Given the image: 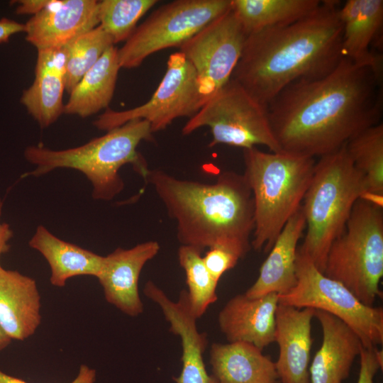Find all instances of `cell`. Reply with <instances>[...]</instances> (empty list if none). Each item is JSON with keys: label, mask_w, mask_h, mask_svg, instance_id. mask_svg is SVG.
I'll return each mask as SVG.
<instances>
[{"label": "cell", "mask_w": 383, "mask_h": 383, "mask_svg": "<svg viewBox=\"0 0 383 383\" xmlns=\"http://www.w3.org/2000/svg\"><path fill=\"white\" fill-rule=\"evenodd\" d=\"M380 83L370 68L343 57L326 76L288 85L267 106L282 152L321 157L379 123Z\"/></svg>", "instance_id": "obj_1"}, {"label": "cell", "mask_w": 383, "mask_h": 383, "mask_svg": "<svg viewBox=\"0 0 383 383\" xmlns=\"http://www.w3.org/2000/svg\"><path fill=\"white\" fill-rule=\"evenodd\" d=\"M338 2L322 1L306 17L247 35L231 79L267 106L294 82L328 74L343 57Z\"/></svg>", "instance_id": "obj_2"}, {"label": "cell", "mask_w": 383, "mask_h": 383, "mask_svg": "<svg viewBox=\"0 0 383 383\" xmlns=\"http://www.w3.org/2000/svg\"><path fill=\"white\" fill-rule=\"evenodd\" d=\"M177 223L182 245L225 249L241 259L251 249L254 201L243 176L221 173L211 184L177 179L160 170L145 179Z\"/></svg>", "instance_id": "obj_3"}, {"label": "cell", "mask_w": 383, "mask_h": 383, "mask_svg": "<svg viewBox=\"0 0 383 383\" xmlns=\"http://www.w3.org/2000/svg\"><path fill=\"white\" fill-rule=\"evenodd\" d=\"M150 123L135 119L78 147L51 150L41 145H30L24 151L27 161L35 166L24 176H40L57 168H70L83 173L90 181L94 199L110 201L121 193L124 183L119 170L131 164L146 179L150 170L137 151L143 140H152Z\"/></svg>", "instance_id": "obj_4"}, {"label": "cell", "mask_w": 383, "mask_h": 383, "mask_svg": "<svg viewBox=\"0 0 383 383\" xmlns=\"http://www.w3.org/2000/svg\"><path fill=\"white\" fill-rule=\"evenodd\" d=\"M243 176L254 201L251 247L269 252L289 219L301 205L311 183L313 157L243 150Z\"/></svg>", "instance_id": "obj_5"}, {"label": "cell", "mask_w": 383, "mask_h": 383, "mask_svg": "<svg viewBox=\"0 0 383 383\" xmlns=\"http://www.w3.org/2000/svg\"><path fill=\"white\" fill-rule=\"evenodd\" d=\"M366 194L365 177L353 165L345 145L316 162L301 204L306 233L297 250L321 272L331 245L345 228L354 204Z\"/></svg>", "instance_id": "obj_6"}, {"label": "cell", "mask_w": 383, "mask_h": 383, "mask_svg": "<svg viewBox=\"0 0 383 383\" xmlns=\"http://www.w3.org/2000/svg\"><path fill=\"white\" fill-rule=\"evenodd\" d=\"M323 273L365 305L382 297V205L365 198L355 202L343 233L330 246Z\"/></svg>", "instance_id": "obj_7"}, {"label": "cell", "mask_w": 383, "mask_h": 383, "mask_svg": "<svg viewBox=\"0 0 383 383\" xmlns=\"http://www.w3.org/2000/svg\"><path fill=\"white\" fill-rule=\"evenodd\" d=\"M204 126L211 133L209 147L223 144L244 150L261 145L272 152H282L267 106L233 79L189 118L182 132L187 135Z\"/></svg>", "instance_id": "obj_8"}, {"label": "cell", "mask_w": 383, "mask_h": 383, "mask_svg": "<svg viewBox=\"0 0 383 383\" xmlns=\"http://www.w3.org/2000/svg\"><path fill=\"white\" fill-rule=\"evenodd\" d=\"M296 282L277 294L280 304L312 308L337 317L360 338L364 348L383 343V309L361 302L339 282L326 277L306 255L296 251Z\"/></svg>", "instance_id": "obj_9"}, {"label": "cell", "mask_w": 383, "mask_h": 383, "mask_svg": "<svg viewBox=\"0 0 383 383\" xmlns=\"http://www.w3.org/2000/svg\"><path fill=\"white\" fill-rule=\"evenodd\" d=\"M231 0H177L155 11L118 49L121 68H135L160 50L180 48L230 11Z\"/></svg>", "instance_id": "obj_10"}, {"label": "cell", "mask_w": 383, "mask_h": 383, "mask_svg": "<svg viewBox=\"0 0 383 383\" xmlns=\"http://www.w3.org/2000/svg\"><path fill=\"white\" fill-rule=\"evenodd\" d=\"M202 106L195 70L179 51L170 55L165 74L146 103L125 111L108 109L93 124L108 131L132 120H145L154 133L165 129L176 118H192Z\"/></svg>", "instance_id": "obj_11"}, {"label": "cell", "mask_w": 383, "mask_h": 383, "mask_svg": "<svg viewBox=\"0 0 383 383\" xmlns=\"http://www.w3.org/2000/svg\"><path fill=\"white\" fill-rule=\"evenodd\" d=\"M246 37L231 9L180 47L195 70L203 105L231 79Z\"/></svg>", "instance_id": "obj_12"}, {"label": "cell", "mask_w": 383, "mask_h": 383, "mask_svg": "<svg viewBox=\"0 0 383 383\" xmlns=\"http://www.w3.org/2000/svg\"><path fill=\"white\" fill-rule=\"evenodd\" d=\"M99 25V1L51 0L25 23L24 33L38 51L63 48Z\"/></svg>", "instance_id": "obj_13"}, {"label": "cell", "mask_w": 383, "mask_h": 383, "mask_svg": "<svg viewBox=\"0 0 383 383\" xmlns=\"http://www.w3.org/2000/svg\"><path fill=\"white\" fill-rule=\"evenodd\" d=\"M144 294L161 309L170 323V331L180 338L182 355V370L174 377L176 383H211L204 362V353L208 344L206 334L200 332L196 318L192 313L187 292L182 290L174 301L153 282L148 281Z\"/></svg>", "instance_id": "obj_14"}, {"label": "cell", "mask_w": 383, "mask_h": 383, "mask_svg": "<svg viewBox=\"0 0 383 383\" xmlns=\"http://www.w3.org/2000/svg\"><path fill=\"white\" fill-rule=\"evenodd\" d=\"M157 241L143 242L129 248H116L104 257L96 277L101 285L106 300L121 312L135 317L143 311L139 295L138 280L145 265L160 250Z\"/></svg>", "instance_id": "obj_15"}, {"label": "cell", "mask_w": 383, "mask_h": 383, "mask_svg": "<svg viewBox=\"0 0 383 383\" xmlns=\"http://www.w3.org/2000/svg\"><path fill=\"white\" fill-rule=\"evenodd\" d=\"M315 311L278 304L274 342L279 346V356L274 363L282 383H310L311 321Z\"/></svg>", "instance_id": "obj_16"}, {"label": "cell", "mask_w": 383, "mask_h": 383, "mask_svg": "<svg viewBox=\"0 0 383 383\" xmlns=\"http://www.w3.org/2000/svg\"><path fill=\"white\" fill-rule=\"evenodd\" d=\"M278 304L276 293L257 298L237 294L218 313L220 331L228 342H246L262 350L274 342Z\"/></svg>", "instance_id": "obj_17"}, {"label": "cell", "mask_w": 383, "mask_h": 383, "mask_svg": "<svg viewBox=\"0 0 383 383\" xmlns=\"http://www.w3.org/2000/svg\"><path fill=\"white\" fill-rule=\"evenodd\" d=\"M322 343L309 368L310 383H343L348 378L362 344L345 323L327 312L316 310Z\"/></svg>", "instance_id": "obj_18"}, {"label": "cell", "mask_w": 383, "mask_h": 383, "mask_svg": "<svg viewBox=\"0 0 383 383\" xmlns=\"http://www.w3.org/2000/svg\"><path fill=\"white\" fill-rule=\"evenodd\" d=\"M342 52L353 63L370 68L382 83V57L370 50L383 23L382 0H348L340 9Z\"/></svg>", "instance_id": "obj_19"}, {"label": "cell", "mask_w": 383, "mask_h": 383, "mask_svg": "<svg viewBox=\"0 0 383 383\" xmlns=\"http://www.w3.org/2000/svg\"><path fill=\"white\" fill-rule=\"evenodd\" d=\"M65 74L64 47L38 50L34 81L23 91L20 101L42 128L64 113Z\"/></svg>", "instance_id": "obj_20"}, {"label": "cell", "mask_w": 383, "mask_h": 383, "mask_svg": "<svg viewBox=\"0 0 383 383\" xmlns=\"http://www.w3.org/2000/svg\"><path fill=\"white\" fill-rule=\"evenodd\" d=\"M40 296L35 279L0 267V327L12 340L34 334L41 321Z\"/></svg>", "instance_id": "obj_21"}, {"label": "cell", "mask_w": 383, "mask_h": 383, "mask_svg": "<svg viewBox=\"0 0 383 383\" xmlns=\"http://www.w3.org/2000/svg\"><path fill=\"white\" fill-rule=\"evenodd\" d=\"M305 228L301 205L277 238L260 267L256 281L245 292L247 296L257 298L270 293L282 294L294 287L297 244Z\"/></svg>", "instance_id": "obj_22"}, {"label": "cell", "mask_w": 383, "mask_h": 383, "mask_svg": "<svg viewBox=\"0 0 383 383\" xmlns=\"http://www.w3.org/2000/svg\"><path fill=\"white\" fill-rule=\"evenodd\" d=\"M211 383H277L275 363L254 345L213 343L209 352Z\"/></svg>", "instance_id": "obj_23"}, {"label": "cell", "mask_w": 383, "mask_h": 383, "mask_svg": "<svg viewBox=\"0 0 383 383\" xmlns=\"http://www.w3.org/2000/svg\"><path fill=\"white\" fill-rule=\"evenodd\" d=\"M29 245L46 260L51 270L50 283L62 287L72 277L89 275L97 277L104 256L62 240L43 226H38Z\"/></svg>", "instance_id": "obj_24"}, {"label": "cell", "mask_w": 383, "mask_h": 383, "mask_svg": "<svg viewBox=\"0 0 383 383\" xmlns=\"http://www.w3.org/2000/svg\"><path fill=\"white\" fill-rule=\"evenodd\" d=\"M120 69L118 48L111 45L70 93L64 113L86 118L107 108Z\"/></svg>", "instance_id": "obj_25"}, {"label": "cell", "mask_w": 383, "mask_h": 383, "mask_svg": "<svg viewBox=\"0 0 383 383\" xmlns=\"http://www.w3.org/2000/svg\"><path fill=\"white\" fill-rule=\"evenodd\" d=\"M321 3L319 0H231V10L248 35L299 21L314 12Z\"/></svg>", "instance_id": "obj_26"}, {"label": "cell", "mask_w": 383, "mask_h": 383, "mask_svg": "<svg viewBox=\"0 0 383 383\" xmlns=\"http://www.w3.org/2000/svg\"><path fill=\"white\" fill-rule=\"evenodd\" d=\"M345 146L353 165L365 177L366 195L383 196V124L364 130Z\"/></svg>", "instance_id": "obj_27"}, {"label": "cell", "mask_w": 383, "mask_h": 383, "mask_svg": "<svg viewBox=\"0 0 383 383\" xmlns=\"http://www.w3.org/2000/svg\"><path fill=\"white\" fill-rule=\"evenodd\" d=\"M114 45L110 36L99 25L79 35L64 47L65 90L70 93L84 74L104 52Z\"/></svg>", "instance_id": "obj_28"}, {"label": "cell", "mask_w": 383, "mask_h": 383, "mask_svg": "<svg viewBox=\"0 0 383 383\" xmlns=\"http://www.w3.org/2000/svg\"><path fill=\"white\" fill-rule=\"evenodd\" d=\"M202 251L192 246L180 245L178 260L184 270L188 287V298L192 313L198 319L217 301L216 282L206 268Z\"/></svg>", "instance_id": "obj_29"}, {"label": "cell", "mask_w": 383, "mask_h": 383, "mask_svg": "<svg viewBox=\"0 0 383 383\" xmlns=\"http://www.w3.org/2000/svg\"><path fill=\"white\" fill-rule=\"evenodd\" d=\"M157 0H103L99 1V26L110 36L113 45L127 40L138 21Z\"/></svg>", "instance_id": "obj_30"}, {"label": "cell", "mask_w": 383, "mask_h": 383, "mask_svg": "<svg viewBox=\"0 0 383 383\" xmlns=\"http://www.w3.org/2000/svg\"><path fill=\"white\" fill-rule=\"evenodd\" d=\"M202 260L211 277L218 282L222 275L233 268L240 259L225 249L212 248L209 249Z\"/></svg>", "instance_id": "obj_31"}, {"label": "cell", "mask_w": 383, "mask_h": 383, "mask_svg": "<svg viewBox=\"0 0 383 383\" xmlns=\"http://www.w3.org/2000/svg\"><path fill=\"white\" fill-rule=\"evenodd\" d=\"M359 357L360 367L357 383H375V375L383 368L382 350L362 347Z\"/></svg>", "instance_id": "obj_32"}, {"label": "cell", "mask_w": 383, "mask_h": 383, "mask_svg": "<svg viewBox=\"0 0 383 383\" xmlns=\"http://www.w3.org/2000/svg\"><path fill=\"white\" fill-rule=\"evenodd\" d=\"M96 370L86 365H82L76 378L71 383H94L96 380ZM0 383H28L22 379L17 378L0 370Z\"/></svg>", "instance_id": "obj_33"}, {"label": "cell", "mask_w": 383, "mask_h": 383, "mask_svg": "<svg viewBox=\"0 0 383 383\" xmlns=\"http://www.w3.org/2000/svg\"><path fill=\"white\" fill-rule=\"evenodd\" d=\"M25 31V24L12 19L2 18L0 19V44L7 43L11 36Z\"/></svg>", "instance_id": "obj_34"}, {"label": "cell", "mask_w": 383, "mask_h": 383, "mask_svg": "<svg viewBox=\"0 0 383 383\" xmlns=\"http://www.w3.org/2000/svg\"><path fill=\"white\" fill-rule=\"evenodd\" d=\"M51 0H21L15 1L18 6L16 7V13L18 15L38 13L45 9Z\"/></svg>", "instance_id": "obj_35"}, {"label": "cell", "mask_w": 383, "mask_h": 383, "mask_svg": "<svg viewBox=\"0 0 383 383\" xmlns=\"http://www.w3.org/2000/svg\"><path fill=\"white\" fill-rule=\"evenodd\" d=\"M2 205L3 203L0 200V260L1 255L9 250V243L13 234L10 226L1 221ZM0 267H1V262Z\"/></svg>", "instance_id": "obj_36"}, {"label": "cell", "mask_w": 383, "mask_h": 383, "mask_svg": "<svg viewBox=\"0 0 383 383\" xmlns=\"http://www.w3.org/2000/svg\"><path fill=\"white\" fill-rule=\"evenodd\" d=\"M11 340L5 334L0 327V353L6 348L11 343Z\"/></svg>", "instance_id": "obj_37"}]
</instances>
